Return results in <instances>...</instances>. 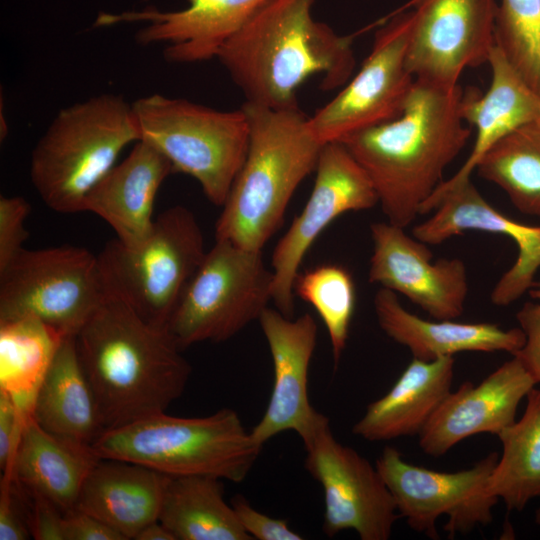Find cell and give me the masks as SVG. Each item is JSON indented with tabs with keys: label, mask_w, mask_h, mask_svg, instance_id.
Segmentation results:
<instances>
[{
	"label": "cell",
	"mask_w": 540,
	"mask_h": 540,
	"mask_svg": "<svg viewBox=\"0 0 540 540\" xmlns=\"http://www.w3.org/2000/svg\"><path fill=\"white\" fill-rule=\"evenodd\" d=\"M75 343L104 432L165 412L191 375L168 328L147 322L109 293Z\"/></svg>",
	"instance_id": "obj_2"
},
{
	"label": "cell",
	"mask_w": 540,
	"mask_h": 540,
	"mask_svg": "<svg viewBox=\"0 0 540 540\" xmlns=\"http://www.w3.org/2000/svg\"><path fill=\"white\" fill-rule=\"evenodd\" d=\"M412 21L411 9L393 15L375 33L358 73L309 116L310 129L322 144L341 142L401 115L415 81L407 67Z\"/></svg>",
	"instance_id": "obj_13"
},
{
	"label": "cell",
	"mask_w": 540,
	"mask_h": 540,
	"mask_svg": "<svg viewBox=\"0 0 540 540\" xmlns=\"http://www.w3.org/2000/svg\"><path fill=\"white\" fill-rule=\"evenodd\" d=\"M99 458L138 463L170 477L207 476L242 482L262 445L231 408L204 417L165 412L106 430L91 445Z\"/></svg>",
	"instance_id": "obj_5"
},
{
	"label": "cell",
	"mask_w": 540,
	"mask_h": 540,
	"mask_svg": "<svg viewBox=\"0 0 540 540\" xmlns=\"http://www.w3.org/2000/svg\"><path fill=\"white\" fill-rule=\"evenodd\" d=\"M28 494L32 537L37 540H64V514L41 495L30 491Z\"/></svg>",
	"instance_id": "obj_39"
},
{
	"label": "cell",
	"mask_w": 540,
	"mask_h": 540,
	"mask_svg": "<svg viewBox=\"0 0 540 540\" xmlns=\"http://www.w3.org/2000/svg\"><path fill=\"white\" fill-rule=\"evenodd\" d=\"M32 537L28 491L11 475L0 481V540Z\"/></svg>",
	"instance_id": "obj_34"
},
{
	"label": "cell",
	"mask_w": 540,
	"mask_h": 540,
	"mask_svg": "<svg viewBox=\"0 0 540 540\" xmlns=\"http://www.w3.org/2000/svg\"><path fill=\"white\" fill-rule=\"evenodd\" d=\"M315 171L309 199L272 253V302L287 317L294 315L295 281L314 241L339 216L378 204L370 178L343 143L324 144Z\"/></svg>",
	"instance_id": "obj_14"
},
{
	"label": "cell",
	"mask_w": 540,
	"mask_h": 540,
	"mask_svg": "<svg viewBox=\"0 0 540 540\" xmlns=\"http://www.w3.org/2000/svg\"><path fill=\"white\" fill-rule=\"evenodd\" d=\"M30 209L24 197H0V271L25 249L23 244L29 236L25 221Z\"/></svg>",
	"instance_id": "obj_35"
},
{
	"label": "cell",
	"mask_w": 540,
	"mask_h": 540,
	"mask_svg": "<svg viewBox=\"0 0 540 540\" xmlns=\"http://www.w3.org/2000/svg\"><path fill=\"white\" fill-rule=\"evenodd\" d=\"M140 140L132 104L104 93L62 108L31 155L30 177L43 202L60 213L83 211L91 189Z\"/></svg>",
	"instance_id": "obj_6"
},
{
	"label": "cell",
	"mask_w": 540,
	"mask_h": 540,
	"mask_svg": "<svg viewBox=\"0 0 540 540\" xmlns=\"http://www.w3.org/2000/svg\"><path fill=\"white\" fill-rule=\"evenodd\" d=\"M99 459L91 446L56 437L29 416L14 457L2 473L11 475L64 514L76 507L82 485Z\"/></svg>",
	"instance_id": "obj_26"
},
{
	"label": "cell",
	"mask_w": 540,
	"mask_h": 540,
	"mask_svg": "<svg viewBox=\"0 0 540 540\" xmlns=\"http://www.w3.org/2000/svg\"><path fill=\"white\" fill-rule=\"evenodd\" d=\"M530 294L534 300L540 302V282L537 284L534 283V286L530 290Z\"/></svg>",
	"instance_id": "obj_42"
},
{
	"label": "cell",
	"mask_w": 540,
	"mask_h": 540,
	"mask_svg": "<svg viewBox=\"0 0 540 540\" xmlns=\"http://www.w3.org/2000/svg\"><path fill=\"white\" fill-rule=\"evenodd\" d=\"M273 272L262 250L216 240L185 288L167 328L181 349L224 342L258 320L272 301Z\"/></svg>",
	"instance_id": "obj_9"
},
{
	"label": "cell",
	"mask_w": 540,
	"mask_h": 540,
	"mask_svg": "<svg viewBox=\"0 0 540 540\" xmlns=\"http://www.w3.org/2000/svg\"><path fill=\"white\" fill-rule=\"evenodd\" d=\"M135 540H175V537L159 520H157L145 526L137 534Z\"/></svg>",
	"instance_id": "obj_41"
},
{
	"label": "cell",
	"mask_w": 540,
	"mask_h": 540,
	"mask_svg": "<svg viewBox=\"0 0 540 540\" xmlns=\"http://www.w3.org/2000/svg\"><path fill=\"white\" fill-rule=\"evenodd\" d=\"M64 540H125L111 526L75 507L63 515Z\"/></svg>",
	"instance_id": "obj_38"
},
{
	"label": "cell",
	"mask_w": 540,
	"mask_h": 540,
	"mask_svg": "<svg viewBox=\"0 0 540 540\" xmlns=\"http://www.w3.org/2000/svg\"><path fill=\"white\" fill-rule=\"evenodd\" d=\"M206 253L195 215L176 205L154 219L141 242L128 246L114 239L97 256L107 292L147 322L167 327Z\"/></svg>",
	"instance_id": "obj_8"
},
{
	"label": "cell",
	"mask_w": 540,
	"mask_h": 540,
	"mask_svg": "<svg viewBox=\"0 0 540 540\" xmlns=\"http://www.w3.org/2000/svg\"><path fill=\"white\" fill-rule=\"evenodd\" d=\"M107 294L98 256L86 248L24 249L0 271V321L33 317L76 336Z\"/></svg>",
	"instance_id": "obj_10"
},
{
	"label": "cell",
	"mask_w": 540,
	"mask_h": 540,
	"mask_svg": "<svg viewBox=\"0 0 540 540\" xmlns=\"http://www.w3.org/2000/svg\"><path fill=\"white\" fill-rule=\"evenodd\" d=\"M525 335L522 347L513 355L519 358L537 384H540V302H526L516 314Z\"/></svg>",
	"instance_id": "obj_37"
},
{
	"label": "cell",
	"mask_w": 540,
	"mask_h": 540,
	"mask_svg": "<svg viewBox=\"0 0 540 540\" xmlns=\"http://www.w3.org/2000/svg\"><path fill=\"white\" fill-rule=\"evenodd\" d=\"M31 416L50 434L85 446L104 432L75 336L61 343L37 391Z\"/></svg>",
	"instance_id": "obj_27"
},
{
	"label": "cell",
	"mask_w": 540,
	"mask_h": 540,
	"mask_svg": "<svg viewBox=\"0 0 540 540\" xmlns=\"http://www.w3.org/2000/svg\"><path fill=\"white\" fill-rule=\"evenodd\" d=\"M172 172L171 163L162 153L139 140L87 194L83 211L102 218L117 240L133 246L151 231L156 195Z\"/></svg>",
	"instance_id": "obj_22"
},
{
	"label": "cell",
	"mask_w": 540,
	"mask_h": 540,
	"mask_svg": "<svg viewBox=\"0 0 540 540\" xmlns=\"http://www.w3.org/2000/svg\"><path fill=\"white\" fill-rule=\"evenodd\" d=\"M536 381L516 356L479 384L464 382L438 406L419 434L421 450L440 457L462 440L497 435L516 421L517 408Z\"/></svg>",
	"instance_id": "obj_19"
},
{
	"label": "cell",
	"mask_w": 540,
	"mask_h": 540,
	"mask_svg": "<svg viewBox=\"0 0 540 540\" xmlns=\"http://www.w3.org/2000/svg\"><path fill=\"white\" fill-rule=\"evenodd\" d=\"M315 0H271L220 49L224 66L247 102L298 107L297 91L311 76L320 88L344 86L355 68L353 36L313 18Z\"/></svg>",
	"instance_id": "obj_3"
},
{
	"label": "cell",
	"mask_w": 540,
	"mask_h": 540,
	"mask_svg": "<svg viewBox=\"0 0 540 540\" xmlns=\"http://www.w3.org/2000/svg\"><path fill=\"white\" fill-rule=\"evenodd\" d=\"M302 441L305 467L323 490V532L334 537L354 530L361 540L389 539L401 516L376 466L341 444L320 412Z\"/></svg>",
	"instance_id": "obj_12"
},
{
	"label": "cell",
	"mask_w": 540,
	"mask_h": 540,
	"mask_svg": "<svg viewBox=\"0 0 540 540\" xmlns=\"http://www.w3.org/2000/svg\"><path fill=\"white\" fill-rule=\"evenodd\" d=\"M495 45L540 95V0H499Z\"/></svg>",
	"instance_id": "obj_33"
},
{
	"label": "cell",
	"mask_w": 540,
	"mask_h": 540,
	"mask_svg": "<svg viewBox=\"0 0 540 540\" xmlns=\"http://www.w3.org/2000/svg\"><path fill=\"white\" fill-rule=\"evenodd\" d=\"M434 210L412 231L415 238L428 245L440 244L466 231L501 234L515 242L517 258L493 287L490 297L494 305L508 306L532 289L540 269V226L517 222L498 211L471 179L444 193Z\"/></svg>",
	"instance_id": "obj_17"
},
{
	"label": "cell",
	"mask_w": 540,
	"mask_h": 540,
	"mask_svg": "<svg viewBox=\"0 0 540 540\" xmlns=\"http://www.w3.org/2000/svg\"><path fill=\"white\" fill-rule=\"evenodd\" d=\"M132 107L140 140L162 153L173 172L196 179L207 199L222 207L248 152L250 125L243 108L220 111L158 93Z\"/></svg>",
	"instance_id": "obj_7"
},
{
	"label": "cell",
	"mask_w": 540,
	"mask_h": 540,
	"mask_svg": "<svg viewBox=\"0 0 540 540\" xmlns=\"http://www.w3.org/2000/svg\"><path fill=\"white\" fill-rule=\"evenodd\" d=\"M463 90L414 81L400 116L341 141L370 178L387 221L406 228L442 184L470 129Z\"/></svg>",
	"instance_id": "obj_1"
},
{
	"label": "cell",
	"mask_w": 540,
	"mask_h": 540,
	"mask_svg": "<svg viewBox=\"0 0 540 540\" xmlns=\"http://www.w3.org/2000/svg\"><path fill=\"white\" fill-rule=\"evenodd\" d=\"M498 458L491 452L468 469L441 472L411 464L395 447L386 446L375 466L411 529L437 539L436 521L446 516L443 530L454 538L492 521L499 499L487 484Z\"/></svg>",
	"instance_id": "obj_11"
},
{
	"label": "cell",
	"mask_w": 540,
	"mask_h": 540,
	"mask_svg": "<svg viewBox=\"0 0 540 540\" xmlns=\"http://www.w3.org/2000/svg\"><path fill=\"white\" fill-rule=\"evenodd\" d=\"M535 523L540 526V508H538L535 512Z\"/></svg>",
	"instance_id": "obj_43"
},
{
	"label": "cell",
	"mask_w": 540,
	"mask_h": 540,
	"mask_svg": "<svg viewBox=\"0 0 540 540\" xmlns=\"http://www.w3.org/2000/svg\"><path fill=\"white\" fill-rule=\"evenodd\" d=\"M171 477L144 465L100 458L88 473L76 507L135 540L148 524L159 520Z\"/></svg>",
	"instance_id": "obj_24"
},
{
	"label": "cell",
	"mask_w": 540,
	"mask_h": 540,
	"mask_svg": "<svg viewBox=\"0 0 540 540\" xmlns=\"http://www.w3.org/2000/svg\"><path fill=\"white\" fill-rule=\"evenodd\" d=\"M377 322L392 340L407 347L413 358L431 361L460 352H497L514 355L524 344L520 328L503 329L497 324L430 321L408 310L395 292L380 288L373 300Z\"/></svg>",
	"instance_id": "obj_23"
},
{
	"label": "cell",
	"mask_w": 540,
	"mask_h": 540,
	"mask_svg": "<svg viewBox=\"0 0 540 540\" xmlns=\"http://www.w3.org/2000/svg\"><path fill=\"white\" fill-rule=\"evenodd\" d=\"M502 454L488 479V492L508 511H522L540 497V390H530L521 418L498 434Z\"/></svg>",
	"instance_id": "obj_30"
},
{
	"label": "cell",
	"mask_w": 540,
	"mask_h": 540,
	"mask_svg": "<svg viewBox=\"0 0 540 540\" xmlns=\"http://www.w3.org/2000/svg\"><path fill=\"white\" fill-rule=\"evenodd\" d=\"M25 418L9 395L0 391V468L10 465L20 438Z\"/></svg>",
	"instance_id": "obj_40"
},
{
	"label": "cell",
	"mask_w": 540,
	"mask_h": 540,
	"mask_svg": "<svg viewBox=\"0 0 540 540\" xmlns=\"http://www.w3.org/2000/svg\"><path fill=\"white\" fill-rule=\"evenodd\" d=\"M232 506L237 518L252 539L258 540H301L284 519L270 517L253 508L244 498L235 497Z\"/></svg>",
	"instance_id": "obj_36"
},
{
	"label": "cell",
	"mask_w": 540,
	"mask_h": 540,
	"mask_svg": "<svg viewBox=\"0 0 540 540\" xmlns=\"http://www.w3.org/2000/svg\"><path fill=\"white\" fill-rule=\"evenodd\" d=\"M455 360L413 358L391 389L371 402L352 433L367 441L419 435L451 391Z\"/></svg>",
	"instance_id": "obj_25"
},
{
	"label": "cell",
	"mask_w": 540,
	"mask_h": 540,
	"mask_svg": "<svg viewBox=\"0 0 540 540\" xmlns=\"http://www.w3.org/2000/svg\"><path fill=\"white\" fill-rule=\"evenodd\" d=\"M271 0H189L186 8L160 11L146 7L114 15L116 23L146 22L136 33L140 45L164 44L171 63L217 58L223 45Z\"/></svg>",
	"instance_id": "obj_20"
},
{
	"label": "cell",
	"mask_w": 540,
	"mask_h": 540,
	"mask_svg": "<svg viewBox=\"0 0 540 540\" xmlns=\"http://www.w3.org/2000/svg\"><path fill=\"white\" fill-rule=\"evenodd\" d=\"M294 293L311 304L323 321L335 365L345 350L353 318L356 291L350 272L336 264H323L299 273Z\"/></svg>",
	"instance_id": "obj_32"
},
{
	"label": "cell",
	"mask_w": 540,
	"mask_h": 540,
	"mask_svg": "<svg viewBox=\"0 0 540 540\" xmlns=\"http://www.w3.org/2000/svg\"><path fill=\"white\" fill-rule=\"evenodd\" d=\"M222 481L207 476L171 477L159 521L175 540L252 539L225 501Z\"/></svg>",
	"instance_id": "obj_28"
},
{
	"label": "cell",
	"mask_w": 540,
	"mask_h": 540,
	"mask_svg": "<svg viewBox=\"0 0 540 540\" xmlns=\"http://www.w3.org/2000/svg\"><path fill=\"white\" fill-rule=\"evenodd\" d=\"M475 171L499 186L518 211L540 219V120L497 142Z\"/></svg>",
	"instance_id": "obj_31"
},
{
	"label": "cell",
	"mask_w": 540,
	"mask_h": 540,
	"mask_svg": "<svg viewBox=\"0 0 540 540\" xmlns=\"http://www.w3.org/2000/svg\"><path fill=\"white\" fill-rule=\"evenodd\" d=\"M370 234L369 282L405 296L437 320L464 313L468 277L461 259L433 261L428 244L388 221L372 223Z\"/></svg>",
	"instance_id": "obj_16"
},
{
	"label": "cell",
	"mask_w": 540,
	"mask_h": 540,
	"mask_svg": "<svg viewBox=\"0 0 540 540\" xmlns=\"http://www.w3.org/2000/svg\"><path fill=\"white\" fill-rule=\"evenodd\" d=\"M491 83L484 94L463 92L461 113L476 130L472 151L459 170L435 190L421 214L434 210L439 198L451 188L470 180L481 158L501 139L519 127L540 120V95L529 86L495 45L489 56Z\"/></svg>",
	"instance_id": "obj_21"
},
{
	"label": "cell",
	"mask_w": 540,
	"mask_h": 540,
	"mask_svg": "<svg viewBox=\"0 0 540 540\" xmlns=\"http://www.w3.org/2000/svg\"><path fill=\"white\" fill-rule=\"evenodd\" d=\"M248 152L215 226L216 240L263 250L283 222L302 181L315 171L322 144L299 107L273 109L245 101Z\"/></svg>",
	"instance_id": "obj_4"
},
{
	"label": "cell",
	"mask_w": 540,
	"mask_h": 540,
	"mask_svg": "<svg viewBox=\"0 0 540 540\" xmlns=\"http://www.w3.org/2000/svg\"><path fill=\"white\" fill-rule=\"evenodd\" d=\"M407 67L416 80L458 86L462 72L488 63L495 46L496 0H410Z\"/></svg>",
	"instance_id": "obj_15"
},
{
	"label": "cell",
	"mask_w": 540,
	"mask_h": 540,
	"mask_svg": "<svg viewBox=\"0 0 540 540\" xmlns=\"http://www.w3.org/2000/svg\"><path fill=\"white\" fill-rule=\"evenodd\" d=\"M273 362L272 393L261 420L250 431L264 445L274 436L294 431L302 439L319 412L308 395V373L318 328L309 313L293 318L267 307L258 319Z\"/></svg>",
	"instance_id": "obj_18"
},
{
	"label": "cell",
	"mask_w": 540,
	"mask_h": 540,
	"mask_svg": "<svg viewBox=\"0 0 540 540\" xmlns=\"http://www.w3.org/2000/svg\"><path fill=\"white\" fill-rule=\"evenodd\" d=\"M66 337L33 317L0 321V391L11 397L25 419Z\"/></svg>",
	"instance_id": "obj_29"
}]
</instances>
